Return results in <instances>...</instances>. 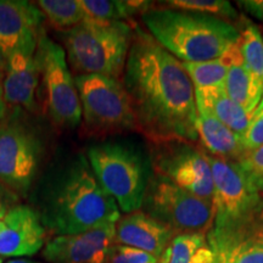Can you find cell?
I'll use <instances>...</instances> for the list:
<instances>
[{
  "label": "cell",
  "instance_id": "obj_1",
  "mask_svg": "<svg viewBox=\"0 0 263 263\" xmlns=\"http://www.w3.org/2000/svg\"><path fill=\"white\" fill-rule=\"evenodd\" d=\"M122 83L130 98L138 132L147 141L199 140L195 91L183 62L138 26Z\"/></svg>",
  "mask_w": 263,
  "mask_h": 263
},
{
  "label": "cell",
  "instance_id": "obj_2",
  "mask_svg": "<svg viewBox=\"0 0 263 263\" xmlns=\"http://www.w3.org/2000/svg\"><path fill=\"white\" fill-rule=\"evenodd\" d=\"M34 209L45 229L57 235H73L116 224L117 202L105 192L84 154L55 164L39 179Z\"/></svg>",
  "mask_w": 263,
  "mask_h": 263
},
{
  "label": "cell",
  "instance_id": "obj_3",
  "mask_svg": "<svg viewBox=\"0 0 263 263\" xmlns=\"http://www.w3.org/2000/svg\"><path fill=\"white\" fill-rule=\"evenodd\" d=\"M147 33L180 62L222 58L239 44L240 31L232 22L211 15L156 6L141 15Z\"/></svg>",
  "mask_w": 263,
  "mask_h": 263
},
{
  "label": "cell",
  "instance_id": "obj_4",
  "mask_svg": "<svg viewBox=\"0 0 263 263\" xmlns=\"http://www.w3.org/2000/svg\"><path fill=\"white\" fill-rule=\"evenodd\" d=\"M133 33L134 27L126 21L85 17L62 35L68 65L76 76L100 74L121 80Z\"/></svg>",
  "mask_w": 263,
  "mask_h": 263
},
{
  "label": "cell",
  "instance_id": "obj_5",
  "mask_svg": "<svg viewBox=\"0 0 263 263\" xmlns=\"http://www.w3.org/2000/svg\"><path fill=\"white\" fill-rule=\"evenodd\" d=\"M87 159L120 211L126 215L139 211L154 174L151 159L143 147L128 140H106L91 145Z\"/></svg>",
  "mask_w": 263,
  "mask_h": 263
},
{
  "label": "cell",
  "instance_id": "obj_6",
  "mask_svg": "<svg viewBox=\"0 0 263 263\" xmlns=\"http://www.w3.org/2000/svg\"><path fill=\"white\" fill-rule=\"evenodd\" d=\"M44 157V141L21 108H11L0 123V182L12 193L27 196Z\"/></svg>",
  "mask_w": 263,
  "mask_h": 263
},
{
  "label": "cell",
  "instance_id": "obj_7",
  "mask_svg": "<svg viewBox=\"0 0 263 263\" xmlns=\"http://www.w3.org/2000/svg\"><path fill=\"white\" fill-rule=\"evenodd\" d=\"M85 132L108 137L137 130V121L122 80L100 74L74 76Z\"/></svg>",
  "mask_w": 263,
  "mask_h": 263
},
{
  "label": "cell",
  "instance_id": "obj_8",
  "mask_svg": "<svg viewBox=\"0 0 263 263\" xmlns=\"http://www.w3.org/2000/svg\"><path fill=\"white\" fill-rule=\"evenodd\" d=\"M215 184V222L211 230L218 232L238 227L263 216V195L235 161L206 153Z\"/></svg>",
  "mask_w": 263,
  "mask_h": 263
},
{
  "label": "cell",
  "instance_id": "obj_9",
  "mask_svg": "<svg viewBox=\"0 0 263 263\" xmlns=\"http://www.w3.org/2000/svg\"><path fill=\"white\" fill-rule=\"evenodd\" d=\"M147 215L166 223L177 234H209L215 222L212 201L194 195L154 173L144 197Z\"/></svg>",
  "mask_w": 263,
  "mask_h": 263
},
{
  "label": "cell",
  "instance_id": "obj_10",
  "mask_svg": "<svg viewBox=\"0 0 263 263\" xmlns=\"http://www.w3.org/2000/svg\"><path fill=\"white\" fill-rule=\"evenodd\" d=\"M34 57L44 87L49 117L62 128L78 127L82 122L81 100L64 47L43 35Z\"/></svg>",
  "mask_w": 263,
  "mask_h": 263
},
{
  "label": "cell",
  "instance_id": "obj_11",
  "mask_svg": "<svg viewBox=\"0 0 263 263\" xmlns=\"http://www.w3.org/2000/svg\"><path fill=\"white\" fill-rule=\"evenodd\" d=\"M151 157L156 174L194 195L213 202L215 184L206 153L188 140L153 144Z\"/></svg>",
  "mask_w": 263,
  "mask_h": 263
},
{
  "label": "cell",
  "instance_id": "obj_12",
  "mask_svg": "<svg viewBox=\"0 0 263 263\" xmlns=\"http://www.w3.org/2000/svg\"><path fill=\"white\" fill-rule=\"evenodd\" d=\"M45 16L26 0H0V52L5 61L15 54L34 55L45 35Z\"/></svg>",
  "mask_w": 263,
  "mask_h": 263
},
{
  "label": "cell",
  "instance_id": "obj_13",
  "mask_svg": "<svg viewBox=\"0 0 263 263\" xmlns=\"http://www.w3.org/2000/svg\"><path fill=\"white\" fill-rule=\"evenodd\" d=\"M116 245V224L99 227L73 235H57L45 244L49 263H107Z\"/></svg>",
  "mask_w": 263,
  "mask_h": 263
},
{
  "label": "cell",
  "instance_id": "obj_14",
  "mask_svg": "<svg viewBox=\"0 0 263 263\" xmlns=\"http://www.w3.org/2000/svg\"><path fill=\"white\" fill-rule=\"evenodd\" d=\"M3 221L5 227L0 233L2 257L33 256L45 246L47 229L33 207L17 203Z\"/></svg>",
  "mask_w": 263,
  "mask_h": 263
},
{
  "label": "cell",
  "instance_id": "obj_15",
  "mask_svg": "<svg viewBox=\"0 0 263 263\" xmlns=\"http://www.w3.org/2000/svg\"><path fill=\"white\" fill-rule=\"evenodd\" d=\"M215 263H263V216L224 230H210Z\"/></svg>",
  "mask_w": 263,
  "mask_h": 263
},
{
  "label": "cell",
  "instance_id": "obj_16",
  "mask_svg": "<svg viewBox=\"0 0 263 263\" xmlns=\"http://www.w3.org/2000/svg\"><path fill=\"white\" fill-rule=\"evenodd\" d=\"M176 235L168 224L140 210L121 216L116 223V244L139 249L159 258Z\"/></svg>",
  "mask_w": 263,
  "mask_h": 263
},
{
  "label": "cell",
  "instance_id": "obj_17",
  "mask_svg": "<svg viewBox=\"0 0 263 263\" xmlns=\"http://www.w3.org/2000/svg\"><path fill=\"white\" fill-rule=\"evenodd\" d=\"M41 74L34 55L15 54L6 60L3 80V97L5 104L21 108L26 112L38 111L37 90Z\"/></svg>",
  "mask_w": 263,
  "mask_h": 263
},
{
  "label": "cell",
  "instance_id": "obj_18",
  "mask_svg": "<svg viewBox=\"0 0 263 263\" xmlns=\"http://www.w3.org/2000/svg\"><path fill=\"white\" fill-rule=\"evenodd\" d=\"M227 57L228 72L224 82L226 93L233 101L252 115L263 98V83L246 66L239 44L230 49Z\"/></svg>",
  "mask_w": 263,
  "mask_h": 263
},
{
  "label": "cell",
  "instance_id": "obj_19",
  "mask_svg": "<svg viewBox=\"0 0 263 263\" xmlns=\"http://www.w3.org/2000/svg\"><path fill=\"white\" fill-rule=\"evenodd\" d=\"M196 130L200 146L209 155L239 162L246 154L241 144V138L212 115L199 111Z\"/></svg>",
  "mask_w": 263,
  "mask_h": 263
},
{
  "label": "cell",
  "instance_id": "obj_20",
  "mask_svg": "<svg viewBox=\"0 0 263 263\" xmlns=\"http://www.w3.org/2000/svg\"><path fill=\"white\" fill-rule=\"evenodd\" d=\"M197 112H207L241 138L249 128L252 115L233 101L224 88L213 89H194Z\"/></svg>",
  "mask_w": 263,
  "mask_h": 263
},
{
  "label": "cell",
  "instance_id": "obj_21",
  "mask_svg": "<svg viewBox=\"0 0 263 263\" xmlns=\"http://www.w3.org/2000/svg\"><path fill=\"white\" fill-rule=\"evenodd\" d=\"M160 263H215V254L206 234H178L163 251Z\"/></svg>",
  "mask_w": 263,
  "mask_h": 263
},
{
  "label": "cell",
  "instance_id": "obj_22",
  "mask_svg": "<svg viewBox=\"0 0 263 263\" xmlns=\"http://www.w3.org/2000/svg\"><path fill=\"white\" fill-rule=\"evenodd\" d=\"M85 17L98 21H126L132 16H140L153 8L149 2H120V0H81Z\"/></svg>",
  "mask_w": 263,
  "mask_h": 263
},
{
  "label": "cell",
  "instance_id": "obj_23",
  "mask_svg": "<svg viewBox=\"0 0 263 263\" xmlns=\"http://www.w3.org/2000/svg\"><path fill=\"white\" fill-rule=\"evenodd\" d=\"M184 70L188 73L194 89H213L224 88L228 72V57L203 62H183Z\"/></svg>",
  "mask_w": 263,
  "mask_h": 263
},
{
  "label": "cell",
  "instance_id": "obj_24",
  "mask_svg": "<svg viewBox=\"0 0 263 263\" xmlns=\"http://www.w3.org/2000/svg\"><path fill=\"white\" fill-rule=\"evenodd\" d=\"M37 5L45 18L62 32L73 28L85 18L81 0H39Z\"/></svg>",
  "mask_w": 263,
  "mask_h": 263
},
{
  "label": "cell",
  "instance_id": "obj_25",
  "mask_svg": "<svg viewBox=\"0 0 263 263\" xmlns=\"http://www.w3.org/2000/svg\"><path fill=\"white\" fill-rule=\"evenodd\" d=\"M239 48L246 66L263 83V35L257 26L246 22L240 31Z\"/></svg>",
  "mask_w": 263,
  "mask_h": 263
},
{
  "label": "cell",
  "instance_id": "obj_26",
  "mask_svg": "<svg viewBox=\"0 0 263 263\" xmlns=\"http://www.w3.org/2000/svg\"><path fill=\"white\" fill-rule=\"evenodd\" d=\"M164 4L167 8L211 15L229 22L239 18L236 9L232 5V3L227 0H170L164 2Z\"/></svg>",
  "mask_w": 263,
  "mask_h": 263
},
{
  "label": "cell",
  "instance_id": "obj_27",
  "mask_svg": "<svg viewBox=\"0 0 263 263\" xmlns=\"http://www.w3.org/2000/svg\"><path fill=\"white\" fill-rule=\"evenodd\" d=\"M241 144L246 154L263 145V98L252 114L249 128L241 136Z\"/></svg>",
  "mask_w": 263,
  "mask_h": 263
},
{
  "label": "cell",
  "instance_id": "obj_28",
  "mask_svg": "<svg viewBox=\"0 0 263 263\" xmlns=\"http://www.w3.org/2000/svg\"><path fill=\"white\" fill-rule=\"evenodd\" d=\"M107 263H160V258L139 249L116 244L111 250Z\"/></svg>",
  "mask_w": 263,
  "mask_h": 263
},
{
  "label": "cell",
  "instance_id": "obj_29",
  "mask_svg": "<svg viewBox=\"0 0 263 263\" xmlns=\"http://www.w3.org/2000/svg\"><path fill=\"white\" fill-rule=\"evenodd\" d=\"M238 163L263 195V145L245 154Z\"/></svg>",
  "mask_w": 263,
  "mask_h": 263
},
{
  "label": "cell",
  "instance_id": "obj_30",
  "mask_svg": "<svg viewBox=\"0 0 263 263\" xmlns=\"http://www.w3.org/2000/svg\"><path fill=\"white\" fill-rule=\"evenodd\" d=\"M18 196L0 182V219H4L10 210L17 205Z\"/></svg>",
  "mask_w": 263,
  "mask_h": 263
},
{
  "label": "cell",
  "instance_id": "obj_31",
  "mask_svg": "<svg viewBox=\"0 0 263 263\" xmlns=\"http://www.w3.org/2000/svg\"><path fill=\"white\" fill-rule=\"evenodd\" d=\"M238 4L252 17L263 22V0H244L238 2Z\"/></svg>",
  "mask_w": 263,
  "mask_h": 263
},
{
  "label": "cell",
  "instance_id": "obj_32",
  "mask_svg": "<svg viewBox=\"0 0 263 263\" xmlns=\"http://www.w3.org/2000/svg\"><path fill=\"white\" fill-rule=\"evenodd\" d=\"M6 114H8V105L5 104L4 97H3V89L2 87H0V123L4 121Z\"/></svg>",
  "mask_w": 263,
  "mask_h": 263
},
{
  "label": "cell",
  "instance_id": "obj_33",
  "mask_svg": "<svg viewBox=\"0 0 263 263\" xmlns=\"http://www.w3.org/2000/svg\"><path fill=\"white\" fill-rule=\"evenodd\" d=\"M6 263H41V262H35V261H32V259L18 258V259H11V261H9V262H6Z\"/></svg>",
  "mask_w": 263,
  "mask_h": 263
},
{
  "label": "cell",
  "instance_id": "obj_34",
  "mask_svg": "<svg viewBox=\"0 0 263 263\" xmlns=\"http://www.w3.org/2000/svg\"><path fill=\"white\" fill-rule=\"evenodd\" d=\"M5 65H6L5 59H4V57H3V55H2V52H0V71L5 70Z\"/></svg>",
  "mask_w": 263,
  "mask_h": 263
},
{
  "label": "cell",
  "instance_id": "obj_35",
  "mask_svg": "<svg viewBox=\"0 0 263 263\" xmlns=\"http://www.w3.org/2000/svg\"><path fill=\"white\" fill-rule=\"evenodd\" d=\"M4 227H5L4 221H3V219H0V233L3 232V229H4Z\"/></svg>",
  "mask_w": 263,
  "mask_h": 263
},
{
  "label": "cell",
  "instance_id": "obj_36",
  "mask_svg": "<svg viewBox=\"0 0 263 263\" xmlns=\"http://www.w3.org/2000/svg\"><path fill=\"white\" fill-rule=\"evenodd\" d=\"M3 80H4V72H3V71H0V87H2Z\"/></svg>",
  "mask_w": 263,
  "mask_h": 263
},
{
  "label": "cell",
  "instance_id": "obj_37",
  "mask_svg": "<svg viewBox=\"0 0 263 263\" xmlns=\"http://www.w3.org/2000/svg\"><path fill=\"white\" fill-rule=\"evenodd\" d=\"M0 263H3V257H2V256H0Z\"/></svg>",
  "mask_w": 263,
  "mask_h": 263
}]
</instances>
